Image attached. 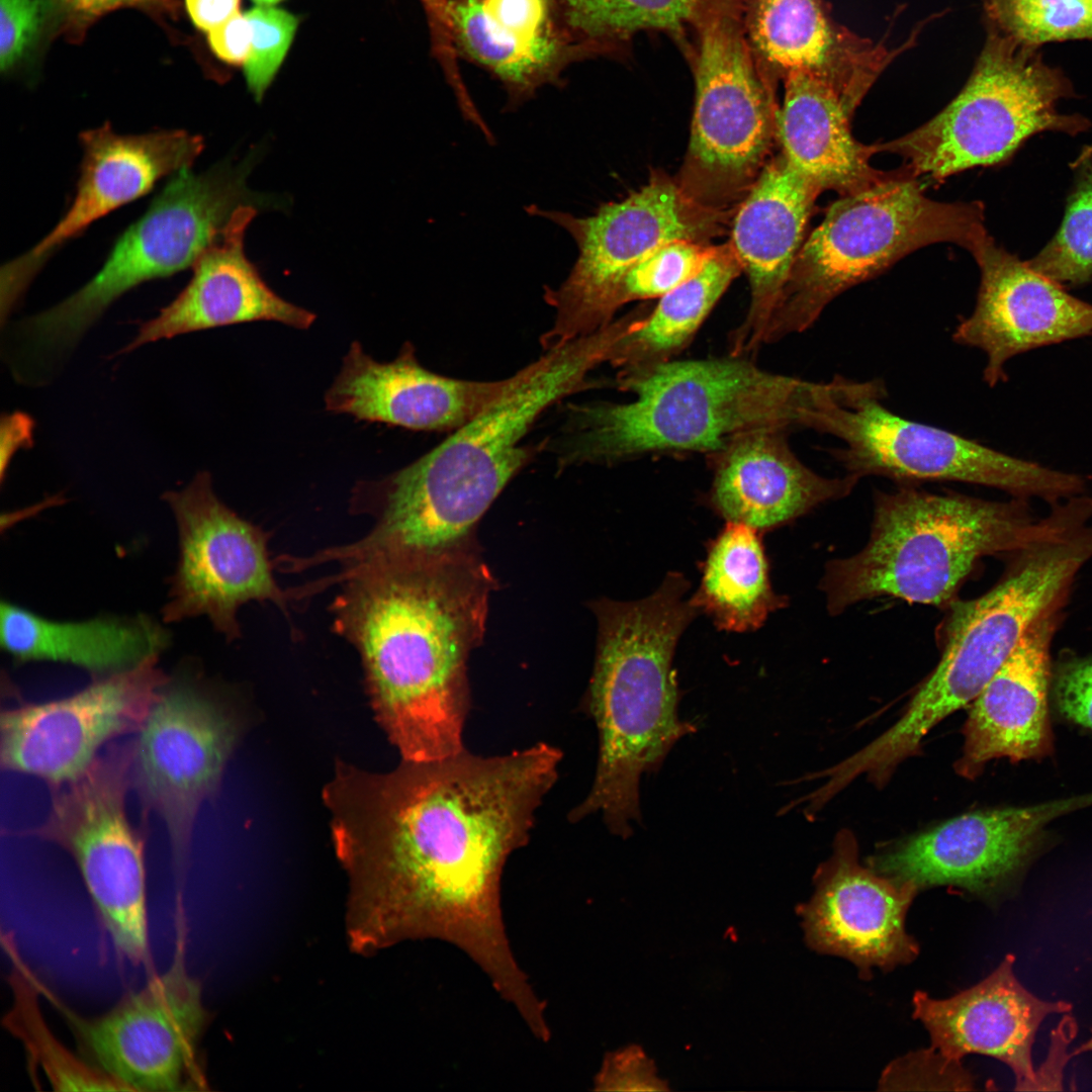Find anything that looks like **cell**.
I'll list each match as a JSON object with an SVG mask.
<instances>
[{
  "label": "cell",
  "instance_id": "obj_1",
  "mask_svg": "<svg viewBox=\"0 0 1092 1092\" xmlns=\"http://www.w3.org/2000/svg\"><path fill=\"white\" fill-rule=\"evenodd\" d=\"M562 750L467 748L371 772L344 762L325 786L332 841L349 882L351 946L369 953L436 938L463 950L523 1018L544 1002L514 958L502 911L510 857L525 847L555 787Z\"/></svg>",
  "mask_w": 1092,
  "mask_h": 1092
},
{
  "label": "cell",
  "instance_id": "obj_2",
  "mask_svg": "<svg viewBox=\"0 0 1092 1092\" xmlns=\"http://www.w3.org/2000/svg\"><path fill=\"white\" fill-rule=\"evenodd\" d=\"M334 629L358 651L372 708L401 760L464 750L467 661L481 638L491 579L462 547L341 570Z\"/></svg>",
  "mask_w": 1092,
  "mask_h": 1092
},
{
  "label": "cell",
  "instance_id": "obj_3",
  "mask_svg": "<svg viewBox=\"0 0 1092 1092\" xmlns=\"http://www.w3.org/2000/svg\"><path fill=\"white\" fill-rule=\"evenodd\" d=\"M600 334L544 350L512 375L484 411L433 450L379 480L359 483L356 513L371 530L348 545L357 562L431 555L463 544L510 480L531 460L525 438L537 420L569 395L594 387L590 373L608 360Z\"/></svg>",
  "mask_w": 1092,
  "mask_h": 1092
},
{
  "label": "cell",
  "instance_id": "obj_4",
  "mask_svg": "<svg viewBox=\"0 0 1092 1092\" xmlns=\"http://www.w3.org/2000/svg\"><path fill=\"white\" fill-rule=\"evenodd\" d=\"M690 582L668 573L650 596L603 600L596 661L584 706L598 731L595 778L567 814L571 823L600 814L610 832L633 833L641 819L640 781L660 767L673 745L696 727L678 715L672 667L678 640L699 615L687 599Z\"/></svg>",
  "mask_w": 1092,
  "mask_h": 1092
},
{
  "label": "cell",
  "instance_id": "obj_5",
  "mask_svg": "<svg viewBox=\"0 0 1092 1092\" xmlns=\"http://www.w3.org/2000/svg\"><path fill=\"white\" fill-rule=\"evenodd\" d=\"M813 382L759 368L746 356L672 360L623 383L628 402L568 403L544 447L560 467L722 448L763 427H801Z\"/></svg>",
  "mask_w": 1092,
  "mask_h": 1092
},
{
  "label": "cell",
  "instance_id": "obj_6",
  "mask_svg": "<svg viewBox=\"0 0 1092 1092\" xmlns=\"http://www.w3.org/2000/svg\"><path fill=\"white\" fill-rule=\"evenodd\" d=\"M1091 518L1088 495L1057 503L1049 516L1034 518L1026 500L1017 497L993 502L912 485L880 492L866 547L826 566L821 588L827 609L837 615L884 596L945 604L980 558L1023 552L1086 526Z\"/></svg>",
  "mask_w": 1092,
  "mask_h": 1092
},
{
  "label": "cell",
  "instance_id": "obj_7",
  "mask_svg": "<svg viewBox=\"0 0 1092 1092\" xmlns=\"http://www.w3.org/2000/svg\"><path fill=\"white\" fill-rule=\"evenodd\" d=\"M984 218L981 202L927 197L905 167L886 181L840 196L805 239L764 344L809 329L836 296L922 247L952 243L970 251L987 232Z\"/></svg>",
  "mask_w": 1092,
  "mask_h": 1092
},
{
  "label": "cell",
  "instance_id": "obj_8",
  "mask_svg": "<svg viewBox=\"0 0 1092 1092\" xmlns=\"http://www.w3.org/2000/svg\"><path fill=\"white\" fill-rule=\"evenodd\" d=\"M882 380L835 375L815 383L803 428L831 435L834 458L858 478L951 480L990 486L1017 498L1059 500L1079 495L1086 478L1016 458L931 425L898 416L885 404Z\"/></svg>",
  "mask_w": 1092,
  "mask_h": 1092
},
{
  "label": "cell",
  "instance_id": "obj_9",
  "mask_svg": "<svg viewBox=\"0 0 1092 1092\" xmlns=\"http://www.w3.org/2000/svg\"><path fill=\"white\" fill-rule=\"evenodd\" d=\"M1072 96L1071 82L1060 69L1045 64L1036 48L995 29L956 98L916 129L874 144V151L902 157L915 178L942 180L974 167L1004 163L1038 132L1086 131L1089 119L1057 109L1060 100Z\"/></svg>",
  "mask_w": 1092,
  "mask_h": 1092
},
{
  "label": "cell",
  "instance_id": "obj_10",
  "mask_svg": "<svg viewBox=\"0 0 1092 1092\" xmlns=\"http://www.w3.org/2000/svg\"><path fill=\"white\" fill-rule=\"evenodd\" d=\"M744 8L745 0H709L692 29L695 105L676 179L717 209L743 198L778 142L776 80L749 44Z\"/></svg>",
  "mask_w": 1092,
  "mask_h": 1092
},
{
  "label": "cell",
  "instance_id": "obj_11",
  "mask_svg": "<svg viewBox=\"0 0 1092 1092\" xmlns=\"http://www.w3.org/2000/svg\"><path fill=\"white\" fill-rule=\"evenodd\" d=\"M252 164L250 156L200 174L190 167L172 174L147 212L118 239L98 273L65 300L26 321L33 348L72 346L126 291L193 266L220 238L235 210L259 199L246 185Z\"/></svg>",
  "mask_w": 1092,
  "mask_h": 1092
},
{
  "label": "cell",
  "instance_id": "obj_12",
  "mask_svg": "<svg viewBox=\"0 0 1092 1092\" xmlns=\"http://www.w3.org/2000/svg\"><path fill=\"white\" fill-rule=\"evenodd\" d=\"M1092 558V527H1081L1022 552L1011 572L975 600L953 604L939 663L900 718L915 739L972 703L1030 627L1059 612Z\"/></svg>",
  "mask_w": 1092,
  "mask_h": 1092
},
{
  "label": "cell",
  "instance_id": "obj_13",
  "mask_svg": "<svg viewBox=\"0 0 1092 1092\" xmlns=\"http://www.w3.org/2000/svg\"><path fill=\"white\" fill-rule=\"evenodd\" d=\"M526 210L564 229L578 248V258L566 280L545 292L555 318L541 337L544 350L611 324L617 311V288L631 267L675 240L710 243L722 232L729 215V209L700 203L676 178L658 172L637 191L602 205L589 216L534 204Z\"/></svg>",
  "mask_w": 1092,
  "mask_h": 1092
},
{
  "label": "cell",
  "instance_id": "obj_14",
  "mask_svg": "<svg viewBox=\"0 0 1092 1092\" xmlns=\"http://www.w3.org/2000/svg\"><path fill=\"white\" fill-rule=\"evenodd\" d=\"M132 741L114 744L77 780L52 789L47 820L18 834L54 842L74 858L114 948L149 957L145 833L130 823Z\"/></svg>",
  "mask_w": 1092,
  "mask_h": 1092
},
{
  "label": "cell",
  "instance_id": "obj_15",
  "mask_svg": "<svg viewBox=\"0 0 1092 1092\" xmlns=\"http://www.w3.org/2000/svg\"><path fill=\"white\" fill-rule=\"evenodd\" d=\"M239 734L228 706L193 679L169 678L132 741L131 787L163 821L173 860L187 859L202 803L215 793Z\"/></svg>",
  "mask_w": 1092,
  "mask_h": 1092
},
{
  "label": "cell",
  "instance_id": "obj_16",
  "mask_svg": "<svg viewBox=\"0 0 1092 1092\" xmlns=\"http://www.w3.org/2000/svg\"><path fill=\"white\" fill-rule=\"evenodd\" d=\"M163 499L174 515L179 548L164 622L205 616L233 641L241 636L237 615L244 604L270 601L287 613L290 592L274 577L267 533L216 496L208 472Z\"/></svg>",
  "mask_w": 1092,
  "mask_h": 1092
},
{
  "label": "cell",
  "instance_id": "obj_17",
  "mask_svg": "<svg viewBox=\"0 0 1092 1092\" xmlns=\"http://www.w3.org/2000/svg\"><path fill=\"white\" fill-rule=\"evenodd\" d=\"M180 946L165 973L101 1016L88 1019L60 1006L93 1065L125 1091H180L204 1084L198 1046L207 1012Z\"/></svg>",
  "mask_w": 1092,
  "mask_h": 1092
},
{
  "label": "cell",
  "instance_id": "obj_18",
  "mask_svg": "<svg viewBox=\"0 0 1092 1092\" xmlns=\"http://www.w3.org/2000/svg\"><path fill=\"white\" fill-rule=\"evenodd\" d=\"M158 658L97 677L69 697L3 711L2 768L41 779L51 789L80 778L105 744L142 728L169 679Z\"/></svg>",
  "mask_w": 1092,
  "mask_h": 1092
},
{
  "label": "cell",
  "instance_id": "obj_19",
  "mask_svg": "<svg viewBox=\"0 0 1092 1092\" xmlns=\"http://www.w3.org/2000/svg\"><path fill=\"white\" fill-rule=\"evenodd\" d=\"M1092 804V794L950 819L872 858V869L922 890L956 886L989 897L1025 864L1043 827Z\"/></svg>",
  "mask_w": 1092,
  "mask_h": 1092
},
{
  "label": "cell",
  "instance_id": "obj_20",
  "mask_svg": "<svg viewBox=\"0 0 1092 1092\" xmlns=\"http://www.w3.org/2000/svg\"><path fill=\"white\" fill-rule=\"evenodd\" d=\"M969 252L980 269V285L974 310L952 339L985 353L983 379L989 386L1007 380L1006 363L1017 355L1092 336V304L998 246L988 231Z\"/></svg>",
  "mask_w": 1092,
  "mask_h": 1092
},
{
  "label": "cell",
  "instance_id": "obj_21",
  "mask_svg": "<svg viewBox=\"0 0 1092 1092\" xmlns=\"http://www.w3.org/2000/svg\"><path fill=\"white\" fill-rule=\"evenodd\" d=\"M814 884L810 900L797 907L809 947L848 960L864 978L873 968L891 971L916 959L919 946L905 920L917 888L862 867L851 833L838 834Z\"/></svg>",
  "mask_w": 1092,
  "mask_h": 1092
},
{
  "label": "cell",
  "instance_id": "obj_22",
  "mask_svg": "<svg viewBox=\"0 0 1092 1092\" xmlns=\"http://www.w3.org/2000/svg\"><path fill=\"white\" fill-rule=\"evenodd\" d=\"M80 140L84 155L71 207L40 242L1 269L2 318L59 248L93 221L146 194L164 176L190 167L204 148L201 136L185 130L121 135L109 123L82 132Z\"/></svg>",
  "mask_w": 1092,
  "mask_h": 1092
},
{
  "label": "cell",
  "instance_id": "obj_23",
  "mask_svg": "<svg viewBox=\"0 0 1092 1092\" xmlns=\"http://www.w3.org/2000/svg\"><path fill=\"white\" fill-rule=\"evenodd\" d=\"M819 194L780 153L743 196L729 244L747 275L750 302L743 322L729 334V354L747 356L764 344Z\"/></svg>",
  "mask_w": 1092,
  "mask_h": 1092
},
{
  "label": "cell",
  "instance_id": "obj_24",
  "mask_svg": "<svg viewBox=\"0 0 1092 1092\" xmlns=\"http://www.w3.org/2000/svg\"><path fill=\"white\" fill-rule=\"evenodd\" d=\"M512 376L476 381L426 369L405 343L391 362H377L354 341L325 395L326 410L359 421L414 431L456 430L488 407Z\"/></svg>",
  "mask_w": 1092,
  "mask_h": 1092
},
{
  "label": "cell",
  "instance_id": "obj_25",
  "mask_svg": "<svg viewBox=\"0 0 1092 1092\" xmlns=\"http://www.w3.org/2000/svg\"><path fill=\"white\" fill-rule=\"evenodd\" d=\"M1014 963L1015 957L1007 954L987 978L946 999L916 992L913 1016L943 1055L956 1060L969 1054L992 1057L1013 1072L1015 1090H1031L1036 1032L1048 1016L1068 1013L1072 1005L1029 992L1016 978Z\"/></svg>",
  "mask_w": 1092,
  "mask_h": 1092
},
{
  "label": "cell",
  "instance_id": "obj_26",
  "mask_svg": "<svg viewBox=\"0 0 1092 1092\" xmlns=\"http://www.w3.org/2000/svg\"><path fill=\"white\" fill-rule=\"evenodd\" d=\"M789 431H745L707 455L713 474L708 502L718 516L764 533L851 492L858 477L817 474L792 451Z\"/></svg>",
  "mask_w": 1092,
  "mask_h": 1092
},
{
  "label": "cell",
  "instance_id": "obj_27",
  "mask_svg": "<svg viewBox=\"0 0 1092 1092\" xmlns=\"http://www.w3.org/2000/svg\"><path fill=\"white\" fill-rule=\"evenodd\" d=\"M256 214L253 204L235 210L220 238L192 266L187 286L155 317L143 323L119 353L190 332L248 322L272 321L300 330L313 324V312L277 295L248 260L245 232Z\"/></svg>",
  "mask_w": 1092,
  "mask_h": 1092
},
{
  "label": "cell",
  "instance_id": "obj_28",
  "mask_svg": "<svg viewBox=\"0 0 1092 1092\" xmlns=\"http://www.w3.org/2000/svg\"><path fill=\"white\" fill-rule=\"evenodd\" d=\"M1058 618L1055 612L1033 624L972 702L963 756L956 763L963 777H977L994 758L1020 761L1052 752L1050 647Z\"/></svg>",
  "mask_w": 1092,
  "mask_h": 1092
},
{
  "label": "cell",
  "instance_id": "obj_29",
  "mask_svg": "<svg viewBox=\"0 0 1092 1092\" xmlns=\"http://www.w3.org/2000/svg\"><path fill=\"white\" fill-rule=\"evenodd\" d=\"M443 8L461 53L494 74L516 101L589 55L554 23L550 0H448Z\"/></svg>",
  "mask_w": 1092,
  "mask_h": 1092
},
{
  "label": "cell",
  "instance_id": "obj_30",
  "mask_svg": "<svg viewBox=\"0 0 1092 1092\" xmlns=\"http://www.w3.org/2000/svg\"><path fill=\"white\" fill-rule=\"evenodd\" d=\"M778 115L781 154L820 193L853 194L896 176L870 164L873 145L851 133L854 111L829 77L809 70L787 73Z\"/></svg>",
  "mask_w": 1092,
  "mask_h": 1092
},
{
  "label": "cell",
  "instance_id": "obj_31",
  "mask_svg": "<svg viewBox=\"0 0 1092 1092\" xmlns=\"http://www.w3.org/2000/svg\"><path fill=\"white\" fill-rule=\"evenodd\" d=\"M1 646L17 662L72 664L102 677L159 657L170 634L146 615L54 621L9 602L0 608Z\"/></svg>",
  "mask_w": 1092,
  "mask_h": 1092
},
{
  "label": "cell",
  "instance_id": "obj_32",
  "mask_svg": "<svg viewBox=\"0 0 1092 1092\" xmlns=\"http://www.w3.org/2000/svg\"><path fill=\"white\" fill-rule=\"evenodd\" d=\"M749 44L768 76L809 70L842 90L861 89L877 71L881 48L837 32L817 0H745Z\"/></svg>",
  "mask_w": 1092,
  "mask_h": 1092
},
{
  "label": "cell",
  "instance_id": "obj_33",
  "mask_svg": "<svg viewBox=\"0 0 1092 1092\" xmlns=\"http://www.w3.org/2000/svg\"><path fill=\"white\" fill-rule=\"evenodd\" d=\"M741 271L729 242L717 245L697 275L661 296L614 351L610 365L618 370L617 387L674 360Z\"/></svg>",
  "mask_w": 1092,
  "mask_h": 1092
},
{
  "label": "cell",
  "instance_id": "obj_34",
  "mask_svg": "<svg viewBox=\"0 0 1092 1092\" xmlns=\"http://www.w3.org/2000/svg\"><path fill=\"white\" fill-rule=\"evenodd\" d=\"M761 534L726 522L708 545L700 585L690 600L722 631H754L785 606L786 599L771 587Z\"/></svg>",
  "mask_w": 1092,
  "mask_h": 1092
},
{
  "label": "cell",
  "instance_id": "obj_35",
  "mask_svg": "<svg viewBox=\"0 0 1092 1092\" xmlns=\"http://www.w3.org/2000/svg\"><path fill=\"white\" fill-rule=\"evenodd\" d=\"M563 27L589 55L648 30L693 29L708 0H557Z\"/></svg>",
  "mask_w": 1092,
  "mask_h": 1092
},
{
  "label": "cell",
  "instance_id": "obj_36",
  "mask_svg": "<svg viewBox=\"0 0 1092 1092\" xmlns=\"http://www.w3.org/2000/svg\"><path fill=\"white\" fill-rule=\"evenodd\" d=\"M19 963L11 979L14 1002L5 1020L21 1040L31 1063L58 1091H125L105 1072L69 1052L52 1034L39 1011L34 980Z\"/></svg>",
  "mask_w": 1092,
  "mask_h": 1092
},
{
  "label": "cell",
  "instance_id": "obj_37",
  "mask_svg": "<svg viewBox=\"0 0 1092 1092\" xmlns=\"http://www.w3.org/2000/svg\"><path fill=\"white\" fill-rule=\"evenodd\" d=\"M1074 185L1059 231L1043 249L1026 261L1036 272L1063 287L1092 282V148L1073 164Z\"/></svg>",
  "mask_w": 1092,
  "mask_h": 1092
},
{
  "label": "cell",
  "instance_id": "obj_38",
  "mask_svg": "<svg viewBox=\"0 0 1092 1092\" xmlns=\"http://www.w3.org/2000/svg\"><path fill=\"white\" fill-rule=\"evenodd\" d=\"M986 10L996 30L1027 47L1092 39V0H986Z\"/></svg>",
  "mask_w": 1092,
  "mask_h": 1092
},
{
  "label": "cell",
  "instance_id": "obj_39",
  "mask_svg": "<svg viewBox=\"0 0 1092 1092\" xmlns=\"http://www.w3.org/2000/svg\"><path fill=\"white\" fill-rule=\"evenodd\" d=\"M717 245L691 240L666 243L631 267L615 296L617 310L634 300L660 298L697 275Z\"/></svg>",
  "mask_w": 1092,
  "mask_h": 1092
},
{
  "label": "cell",
  "instance_id": "obj_40",
  "mask_svg": "<svg viewBox=\"0 0 1092 1092\" xmlns=\"http://www.w3.org/2000/svg\"><path fill=\"white\" fill-rule=\"evenodd\" d=\"M245 14L252 27V44L244 74L250 91L260 101L289 50L298 19L273 6L258 5Z\"/></svg>",
  "mask_w": 1092,
  "mask_h": 1092
},
{
  "label": "cell",
  "instance_id": "obj_41",
  "mask_svg": "<svg viewBox=\"0 0 1092 1092\" xmlns=\"http://www.w3.org/2000/svg\"><path fill=\"white\" fill-rule=\"evenodd\" d=\"M975 1079L962 1064L931 1046L893 1061L883 1072L880 1090H974Z\"/></svg>",
  "mask_w": 1092,
  "mask_h": 1092
},
{
  "label": "cell",
  "instance_id": "obj_42",
  "mask_svg": "<svg viewBox=\"0 0 1092 1092\" xmlns=\"http://www.w3.org/2000/svg\"><path fill=\"white\" fill-rule=\"evenodd\" d=\"M53 0H0V68H15L34 48L52 16Z\"/></svg>",
  "mask_w": 1092,
  "mask_h": 1092
},
{
  "label": "cell",
  "instance_id": "obj_43",
  "mask_svg": "<svg viewBox=\"0 0 1092 1092\" xmlns=\"http://www.w3.org/2000/svg\"><path fill=\"white\" fill-rule=\"evenodd\" d=\"M594 1086L597 1091L669 1090L667 1082L658 1077L653 1060L637 1044L606 1054Z\"/></svg>",
  "mask_w": 1092,
  "mask_h": 1092
},
{
  "label": "cell",
  "instance_id": "obj_44",
  "mask_svg": "<svg viewBox=\"0 0 1092 1092\" xmlns=\"http://www.w3.org/2000/svg\"><path fill=\"white\" fill-rule=\"evenodd\" d=\"M63 30L79 39L90 24L118 8L133 7L156 16H176L181 0H53Z\"/></svg>",
  "mask_w": 1092,
  "mask_h": 1092
},
{
  "label": "cell",
  "instance_id": "obj_45",
  "mask_svg": "<svg viewBox=\"0 0 1092 1092\" xmlns=\"http://www.w3.org/2000/svg\"><path fill=\"white\" fill-rule=\"evenodd\" d=\"M1055 696L1067 719L1092 730V657L1075 659L1058 670Z\"/></svg>",
  "mask_w": 1092,
  "mask_h": 1092
},
{
  "label": "cell",
  "instance_id": "obj_46",
  "mask_svg": "<svg viewBox=\"0 0 1092 1092\" xmlns=\"http://www.w3.org/2000/svg\"><path fill=\"white\" fill-rule=\"evenodd\" d=\"M208 42L220 60L232 65H244L252 44V27L246 14L239 11L209 31Z\"/></svg>",
  "mask_w": 1092,
  "mask_h": 1092
},
{
  "label": "cell",
  "instance_id": "obj_47",
  "mask_svg": "<svg viewBox=\"0 0 1092 1092\" xmlns=\"http://www.w3.org/2000/svg\"><path fill=\"white\" fill-rule=\"evenodd\" d=\"M1058 1028L1053 1032L1051 1051L1048 1059L1035 1070V1078L1031 1090H1059L1063 1089V1069L1072 1055L1067 1054V1046L1075 1036L1077 1025L1072 1017L1065 1016Z\"/></svg>",
  "mask_w": 1092,
  "mask_h": 1092
},
{
  "label": "cell",
  "instance_id": "obj_48",
  "mask_svg": "<svg viewBox=\"0 0 1092 1092\" xmlns=\"http://www.w3.org/2000/svg\"><path fill=\"white\" fill-rule=\"evenodd\" d=\"M185 4L195 26L209 32L239 12L240 0H185Z\"/></svg>",
  "mask_w": 1092,
  "mask_h": 1092
},
{
  "label": "cell",
  "instance_id": "obj_49",
  "mask_svg": "<svg viewBox=\"0 0 1092 1092\" xmlns=\"http://www.w3.org/2000/svg\"><path fill=\"white\" fill-rule=\"evenodd\" d=\"M1089 1052H1092V1032L1091 1036L1072 1053V1056H1077Z\"/></svg>",
  "mask_w": 1092,
  "mask_h": 1092
},
{
  "label": "cell",
  "instance_id": "obj_50",
  "mask_svg": "<svg viewBox=\"0 0 1092 1092\" xmlns=\"http://www.w3.org/2000/svg\"><path fill=\"white\" fill-rule=\"evenodd\" d=\"M253 1L256 2L258 5H261V6H272V5L278 3L281 0H253Z\"/></svg>",
  "mask_w": 1092,
  "mask_h": 1092
}]
</instances>
